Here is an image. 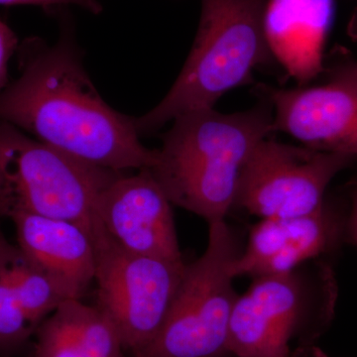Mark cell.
<instances>
[{
	"mask_svg": "<svg viewBox=\"0 0 357 357\" xmlns=\"http://www.w3.org/2000/svg\"><path fill=\"white\" fill-rule=\"evenodd\" d=\"M96 251V303L131 354L146 347L165 323L182 280L184 261L129 252L96 218L91 229Z\"/></svg>",
	"mask_w": 357,
	"mask_h": 357,
	"instance_id": "7",
	"label": "cell"
},
{
	"mask_svg": "<svg viewBox=\"0 0 357 357\" xmlns=\"http://www.w3.org/2000/svg\"><path fill=\"white\" fill-rule=\"evenodd\" d=\"M344 238L347 215L326 203L310 215L263 218L251 229L230 272L234 278L291 273L304 263L330 255Z\"/></svg>",
	"mask_w": 357,
	"mask_h": 357,
	"instance_id": "11",
	"label": "cell"
},
{
	"mask_svg": "<svg viewBox=\"0 0 357 357\" xmlns=\"http://www.w3.org/2000/svg\"><path fill=\"white\" fill-rule=\"evenodd\" d=\"M191 53L165 98L132 119L139 136L195 110L213 109L230 89L252 82L255 70L274 61L263 30L267 0H201Z\"/></svg>",
	"mask_w": 357,
	"mask_h": 357,
	"instance_id": "3",
	"label": "cell"
},
{
	"mask_svg": "<svg viewBox=\"0 0 357 357\" xmlns=\"http://www.w3.org/2000/svg\"><path fill=\"white\" fill-rule=\"evenodd\" d=\"M349 33L352 38L357 40V8L352 14L351 20L349 21Z\"/></svg>",
	"mask_w": 357,
	"mask_h": 357,
	"instance_id": "19",
	"label": "cell"
},
{
	"mask_svg": "<svg viewBox=\"0 0 357 357\" xmlns=\"http://www.w3.org/2000/svg\"><path fill=\"white\" fill-rule=\"evenodd\" d=\"M347 238L357 246V192L352 202L351 211L347 215Z\"/></svg>",
	"mask_w": 357,
	"mask_h": 357,
	"instance_id": "18",
	"label": "cell"
},
{
	"mask_svg": "<svg viewBox=\"0 0 357 357\" xmlns=\"http://www.w3.org/2000/svg\"><path fill=\"white\" fill-rule=\"evenodd\" d=\"M335 13V0H267L263 30L268 48L299 86L325 72L324 55Z\"/></svg>",
	"mask_w": 357,
	"mask_h": 357,
	"instance_id": "13",
	"label": "cell"
},
{
	"mask_svg": "<svg viewBox=\"0 0 357 357\" xmlns=\"http://www.w3.org/2000/svg\"><path fill=\"white\" fill-rule=\"evenodd\" d=\"M325 83L296 89L263 86L273 110L275 132L290 134L304 146L357 158V61L342 56Z\"/></svg>",
	"mask_w": 357,
	"mask_h": 357,
	"instance_id": "9",
	"label": "cell"
},
{
	"mask_svg": "<svg viewBox=\"0 0 357 357\" xmlns=\"http://www.w3.org/2000/svg\"><path fill=\"white\" fill-rule=\"evenodd\" d=\"M264 100L244 112L222 114L213 107L174 119L147 169L171 203L208 222L225 220L244 164L275 132L273 110Z\"/></svg>",
	"mask_w": 357,
	"mask_h": 357,
	"instance_id": "2",
	"label": "cell"
},
{
	"mask_svg": "<svg viewBox=\"0 0 357 357\" xmlns=\"http://www.w3.org/2000/svg\"><path fill=\"white\" fill-rule=\"evenodd\" d=\"M335 278L324 266L314 280L298 270L256 277L237 297L229 325L234 357H293L312 349L335 312Z\"/></svg>",
	"mask_w": 357,
	"mask_h": 357,
	"instance_id": "5",
	"label": "cell"
},
{
	"mask_svg": "<svg viewBox=\"0 0 357 357\" xmlns=\"http://www.w3.org/2000/svg\"><path fill=\"white\" fill-rule=\"evenodd\" d=\"M64 296L20 250L0 248V357L20 354Z\"/></svg>",
	"mask_w": 357,
	"mask_h": 357,
	"instance_id": "14",
	"label": "cell"
},
{
	"mask_svg": "<svg viewBox=\"0 0 357 357\" xmlns=\"http://www.w3.org/2000/svg\"><path fill=\"white\" fill-rule=\"evenodd\" d=\"M20 44L13 30L6 21L0 18V93L6 88L8 82V64L17 51Z\"/></svg>",
	"mask_w": 357,
	"mask_h": 357,
	"instance_id": "16",
	"label": "cell"
},
{
	"mask_svg": "<svg viewBox=\"0 0 357 357\" xmlns=\"http://www.w3.org/2000/svg\"><path fill=\"white\" fill-rule=\"evenodd\" d=\"M293 357H325L321 356L319 352L314 351V349H302L296 352Z\"/></svg>",
	"mask_w": 357,
	"mask_h": 357,
	"instance_id": "20",
	"label": "cell"
},
{
	"mask_svg": "<svg viewBox=\"0 0 357 357\" xmlns=\"http://www.w3.org/2000/svg\"><path fill=\"white\" fill-rule=\"evenodd\" d=\"M121 173L74 158L0 121V220L42 215L91 232L100 194Z\"/></svg>",
	"mask_w": 357,
	"mask_h": 357,
	"instance_id": "4",
	"label": "cell"
},
{
	"mask_svg": "<svg viewBox=\"0 0 357 357\" xmlns=\"http://www.w3.org/2000/svg\"><path fill=\"white\" fill-rule=\"evenodd\" d=\"M20 76L0 93V121L91 165L124 172L151 168L156 149L141 143L132 117L112 109L86 74L70 23L49 45L17 49Z\"/></svg>",
	"mask_w": 357,
	"mask_h": 357,
	"instance_id": "1",
	"label": "cell"
},
{
	"mask_svg": "<svg viewBox=\"0 0 357 357\" xmlns=\"http://www.w3.org/2000/svg\"><path fill=\"white\" fill-rule=\"evenodd\" d=\"M18 248L67 300H82L95 281L96 251L91 232L60 218H13Z\"/></svg>",
	"mask_w": 357,
	"mask_h": 357,
	"instance_id": "12",
	"label": "cell"
},
{
	"mask_svg": "<svg viewBox=\"0 0 357 357\" xmlns=\"http://www.w3.org/2000/svg\"><path fill=\"white\" fill-rule=\"evenodd\" d=\"M33 357H124L109 318L82 300H65L35 333Z\"/></svg>",
	"mask_w": 357,
	"mask_h": 357,
	"instance_id": "15",
	"label": "cell"
},
{
	"mask_svg": "<svg viewBox=\"0 0 357 357\" xmlns=\"http://www.w3.org/2000/svg\"><path fill=\"white\" fill-rule=\"evenodd\" d=\"M354 159L265 138L244 164L234 206L261 220L310 215L323 208L331 182Z\"/></svg>",
	"mask_w": 357,
	"mask_h": 357,
	"instance_id": "8",
	"label": "cell"
},
{
	"mask_svg": "<svg viewBox=\"0 0 357 357\" xmlns=\"http://www.w3.org/2000/svg\"><path fill=\"white\" fill-rule=\"evenodd\" d=\"M6 237L3 236V234L0 232V248H1L2 243H3V241H6Z\"/></svg>",
	"mask_w": 357,
	"mask_h": 357,
	"instance_id": "21",
	"label": "cell"
},
{
	"mask_svg": "<svg viewBox=\"0 0 357 357\" xmlns=\"http://www.w3.org/2000/svg\"><path fill=\"white\" fill-rule=\"evenodd\" d=\"M170 199L152 174H119L100 194L96 215L121 248L135 255L183 261Z\"/></svg>",
	"mask_w": 357,
	"mask_h": 357,
	"instance_id": "10",
	"label": "cell"
},
{
	"mask_svg": "<svg viewBox=\"0 0 357 357\" xmlns=\"http://www.w3.org/2000/svg\"><path fill=\"white\" fill-rule=\"evenodd\" d=\"M241 249L225 220L208 222L206 251L185 264L165 323L131 357H234L229 325L238 294L230 269Z\"/></svg>",
	"mask_w": 357,
	"mask_h": 357,
	"instance_id": "6",
	"label": "cell"
},
{
	"mask_svg": "<svg viewBox=\"0 0 357 357\" xmlns=\"http://www.w3.org/2000/svg\"><path fill=\"white\" fill-rule=\"evenodd\" d=\"M0 6H34L45 9L77 6L95 14L100 13L102 10L100 0H0Z\"/></svg>",
	"mask_w": 357,
	"mask_h": 357,
	"instance_id": "17",
	"label": "cell"
}]
</instances>
